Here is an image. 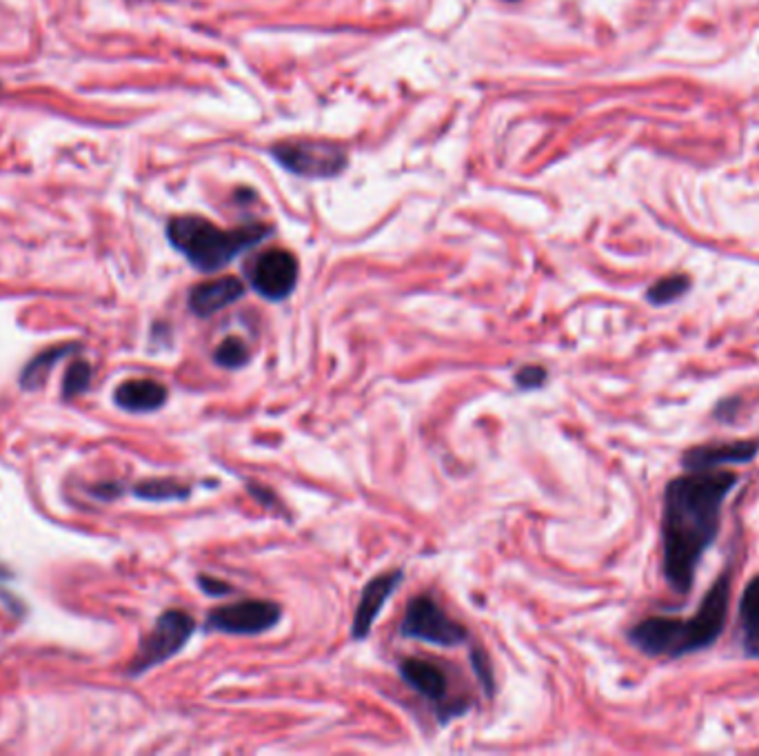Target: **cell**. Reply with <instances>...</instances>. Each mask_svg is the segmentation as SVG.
Listing matches in <instances>:
<instances>
[{"mask_svg":"<svg viewBox=\"0 0 759 756\" xmlns=\"http://www.w3.org/2000/svg\"><path fill=\"white\" fill-rule=\"evenodd\" d=\"M739 484L730 471H686L673 477L662 500V570L670 590L686 597L697 568L721 531V508Z\"/></svg>","mask_w":759,"mask_h":756,"instance_id":"1","label":"cell"},{"mask_svg":"<svg viewBox=\"0 0 759 756\" xmlns=\"http://www.w3.org/2000/svg\"><path fill=\"white\" fill-rule=\"evenodd\" d=\"M732 592V564L706 590L693 617H646L628 628V643L653 659H682L717 643L728 619Z\"/></svg>","mask_w":759,"mask_h":756,"instance_id":"2","label":"cell"},{"mask_svg":"<svg viewBox=\"0 0 759 756\" xmlns=\"http://www.w3.org/2000/svg\"><path fill=\"white\" fill-rule=\"evenodd\" d=\"M269 235V224H247L227 231L200 216H176L167 222L171 246L200 273H216L229 266L240 253L253 249Z\"/></svg>","mask_w":759,"mask_h":756,"instance_id":"3","label":"cell"},{"mask_svg":"<svg viewBox=\"0 0 759 756\" xmlns=\"http://www.w3.org/2000/svg\"><path fill=\"white\" fill-rule=\"evenodd\" d=\"M273 158L293 176L326 180L346 167V149L326 140H289L271 149Z\"/></svg>","mask_w":759,"mask_h":756,"instance_id":"4","label":"cell"},{"mask_svg":"<svg viewBox=\"0 0 759 756\" xmlns=\"http://www.w3.org/2000/svg\"><path fill=\"white\" fill-rule=\"evenodd\" d=\"M401 634L425 643L456 648L469 639L465 626L454 621L432 597H418L407 606L401 623Z\"/></svg>","mask_w":759,"mask_h":756,"instance_id":"5","label":"cell"},{"mask_svg":"<svg viewBox=\"0 0 759 756\" xmlns=\"http://www.w3.org/2000/svg\"><path fill=\"white\" fill-rule=\"evenodd\" d=\"M196 621L183 610H167L156 621L154 630L143 639L136 659L129 665V674H143L149 668L165 663L178 654L185 643L191 639Z\"/></svg>","mask_w":759,"mask_h":756,"instance_id":"6","label":"cell"},{"mask_svg":"<svg viewBox=\"0 0 759 756\" xmlns=\"http://www.w3.org/2000/svg\"><path fill=\"white\" fill-rule=\"evenodd\" d=\"M280 606L273 601H238L209 612L207 630L225 634H262L278 626Z\"/></svg>","mask_w":759,"mask_h":756,"instance_id":"7","label":"cell"},{"mask_svg":"<svg viewBox=\"0 0 759 756\" xmlns=\"http://www.w3.org/2000/svg\"><path fill=\"white\" fill-rule=\"evenodd\" d=\"M298 273L300 269L293 253L284 249H271L256 258L253 266L249 269V280L258 295L271 302H282L293 293Z\"/></svg>","mask_w":759,"mask_h":756,"instance_id":"8","label":"cell"},{"mask_svg":"<svg viewBox=\"0 0 759 756\" xmlns=\"http://www.w3.org/2000/svg\"><path fill=\"white\" fill-rule=\"evenodd\" d=\"M759 455V438L735 442H708L690 447L682 453L684 471H715L728 464H750Z\"/></svg>","mask_w":759,"mask_h":756,"instance_id":"9","label":"cell"},{"mask_svg":"<svg viewBox=\"0 0 759 756\" xmlns=\"http://www.w3.org/2000/svg\"><path fill=\"white\" fill-rule=\"evenodd\" d=\"M403 577H405L403 570H392V573L373 577L364 586L360 601H357V608H355L353 628H351V637L355 641L368 637L373 621L377 619L380 612H383V608L387 606V601L396 592V588L403 584Z\"/></svg>","mask_w":759,"mask_h":756,"instance_id":"10","label":"cell"},{"mask_svg":"<svg viewBox=\"0 0 759 756\" xmlns=\"http://www.w3.org/2000/svg\"><path fill=\"white\" fill-rule=\"evenodd\" d=\"M242 295H245V284L238 277L227 275V277L196 284L189 293V308L198 317H211L214 313L238 302Z\"/></svg>","mask_w":759,"mask_h":756,"instance_id":"11","label":"cell"},{"mask_svg":"<svg viewBox=\"0 0 759 756\" xmlns=\"http://www.w3.org/2000/svg\"><path fill=\"white\" fill-rule=\"evenodd\" d=\"M739 645L746 659H759V575H755L739 597Z\"/></svg>","mask_w":759,"mask_h":756,"instance_id":"12","label":"cell"},{"mask_svg":"<svg viewBox=\"0 0 759 756\" xmlns=\"http://www.w3.org/2000/svg\"><path fill=\"white\" fill-rule=\"evenodd\" d=\"M401 674L427 701L438 703V705L445 701L449 683H447V674L438 665L425 659H405L401 663Z\"/></svg>","mask_w":759,"mask_h":756,"instance_id":"13","label":"cell"},{"mask_svg":"<svg viewBox=\"0 0 759 756\" xmlns=\"http://www.w3.org/2000/svg\"><path fill=\"white\" fill-rule=\"evenodd\" d=\"M114 400L129 413H152L165 407L167 389L156 380H129L116 389Z\"/></svg>","mask_w":759,"mask_h":756,"instance_id":"14","label":"cell"},{"mask_svg":"<svg viewBox=\"0 0 759 756\" xmlns=\"http://www.w3.org/2000/svg\"><path fill=\"white\" fill-rule=\"evenodd\" d=\"M72 350H74V346H56V348H50V350L41 353L37 359H32V361L28 364V368L23 370V375H21V385H23V389H28V391L41 389V387L45 385V380H48L50 368H52L59 359H63L65 355H70Z\"/></svg>","mask_w":759,"mask_h":756,"instance_id":"15","label":"cell"},{"mask_svg":"<svg viewBox=\"0 0 759 756\" xmlns=\"http://www.w3.org/2000/svg\"><path fill=\"white\" fill-rule=\"evenodd\" d=\"M690 288V277L684 273H673L664 275L662 280L653 282L646 288V302L653 306H668L677 300H682Z\"/></svg>","mask_w":759,"mask_h":756,"instance_id":"16","label":"cell"},{"mask_svg":"<svg viewBox=\"0 0 759 756\" xmlns=\"http://www.w3.org/2000/svg\"><path fill=\"white\" fill-rule=\"evenodd\" d=\"M134 495L147 502H174V500H187L189 489L180 486L171 480H149L134 489Z\"/></svg>","mask_w":759,"mask_h":756,"instance_id":"17","label":"cell"},{"mask_svg":"<svg viewBox=\"0 0 759 756\" xmlns=\"http://www.w3.org/2000/svg\"><path fill=\"white\" fill-rule=\"evenodd\" d=\"M214 361L222 368L236 370V368H242L251 361V350L247 348V344L240 337H227L216 346Z\"/></svg>","mask_w":759,"mask_h":756,"instance_id":"18","label":"cell"},{"mask_svg":"<svg viewBox=\"0 0 759 756\" xmlns=\"http://www.w3.org/2000/svg\"><path fill=\"white\" fill-rule=\"evenodd\" d=\"M92 382V366L85 361H74L70 370L65 372V385H63V396L65 398H76L90 389Z\"/></svg>","mask_w":759,"mask_h":756,"instance_id":"19","label":"cell"},{"mask_svg":"<svg viewBox=\"0 0 759 756\" xmlns=\"http://www.w3.org/2000/svg\"><path fill=\"white\" fill-rule=\"evenodd\" d=\"M547 377H549L547 368L536 366V364H529V366H522V368L516 372V385H518L522 391H533V389L544 387Z\"/></svg>","mask_w":759,"mask_h":756,"instance_id":"20","label":"cell"},{"mask_svg":"<svg viewBox=\"0 0 759 756\" xmlns=\"http://www.w3.org/2000/svg\"><path fill=\"white\" fill-rule=\"evenodd\" d=\"M471 665H474V670H476V674H478L482 687H485L489 694H493L496 683H493V672H491V668H489L487 654H482L480 650H474V652H471Z\"/></svg>","mask_w":759,"mask_h":756,"instance_id":"21","label":"cell"},{"mask_svg":"<svg viewBox=\"0 0 759 756\" xmlns=\"http://www.w3.org/2000/svg\"><path fill=\"white\" fill-rule=\"evenodd\" d=\"M739 407H741L739 398H726V400H719V402H717L713 416H715L717 422H730V420L737 416Z\"/></svg>","mask_w":759,"mask_h":756,"instance_id":"22","label":"cell"},{"mask_svg":"<svg viewBox=\"0 0 759 756\" xmlns=\"http://www.w3.org/2000/svg\"><path fill=\"white\" fill-rule=\"evenodd\" d=\"M198 586L209 595V597H222V595H229L233 588L220 579H214V577H207V575H200L198 577Z\"/></svg>","mask_w":759,"mask_h":756,"instance_id":"23","label":"cell"}]
</instances>
